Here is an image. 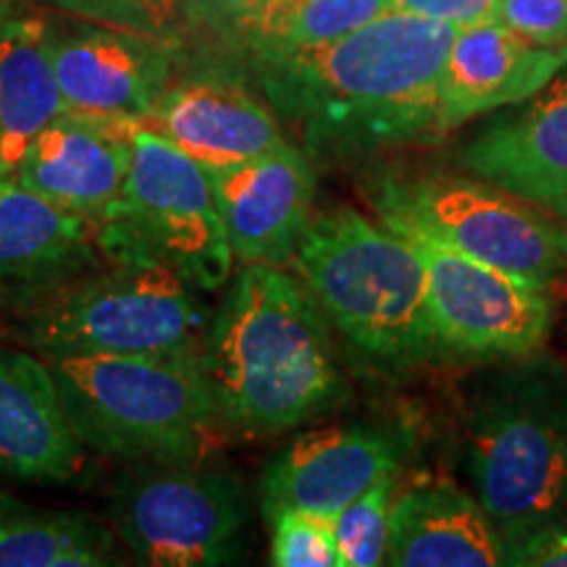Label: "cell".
Segmentation results:
<instances>
[{"instance_id": "1", "label": "cell", "mask_w": 567, "mask_h": 567, "mask_svg": "<svg viewBox=\"0 0 567 567\" xmlns=\"http://www.w3.org/2000/svg\"><path fill=\"white\" fill-rule=\"evenodd\" d=\"M457 27L389 11L344 38L255 61L284 130L310 161H354L436 134Z\"/></svg>"}, {"instance_id": "2", "label": "cell", "mask_w": 567, "mask_h": 567, "mask_svg": "<svg viewBox=\"0 0 567 567\" xmlns=\"http://www.w3.org/2000/svg\"><path fill=\"white\" fill-rule=\"evenodd\" d=\"M195 358L229 434H279L347 400L331 323L300 276L279 266L250 264L229 279Z\"/></svg>"}, {"instance_id": "3", "label": "cell", "mask_w": 567, "mask_h": 567, "mask_svg": "<svg viewBox=\"0 0 567 567\" xmlns=\"http://www.w3.org/2000/svg\"><path fill=\"white\" fill-rule=\"evenodd\" d=\"M17 342L45 354H193L210 323L205 292L140 250L6 305Z\"/></svg>"}, {"instance_id": "4", "label": "cell", "mask_w": 567, "mask_h": 567, "mask_svg": "<svg viewBox=\"0 0 567 567\" xmlns=\"http://www.w3.org/2000/svg\"><path fill=\"white\" fill-rule=\"evenodd\" d=\"M292 268L337 334L379 371H408L439 352L423 264L389 226L347 205L318 213Z\"/></svg>"}, {"instance_id": "5", "label": "cell", "mask_w": 567, "mask_h": 567, "mask_svg": "<svg viewBox=\"0 0 567 567\" xmlns=\"http://www.w3.org/2000/svg\"><path fill=\"white\" fill-rule=\"evenodd\" d=\"M465 467L505 542L567 507V368L544 354L507 358L467 396Z\"/></svg>"}, {"instance_id": "6", "label": "cell", "mask_w": 567, "mask_h": 567, "mask_svg": "<svg viewBox=\"0 0 567 567\" xmlns=\"http://www.w3.org/2000/svg\"><path fill=\"white\" fill-rule=\"evenodd\" d=\"M193 354H45L71 425L126 463H193L221 434Z\"/></svg>"}, {"instance_id": "7", "label": "cell", "mask_w": 567, "mask_h": 567, "mask_svg": "<svg viewBox=\"0 0 567 567\" xmlns=\"http://www.w3.org/2000/svg\"><path fill=\"white\" fill-rule=\"evenodd\" d=\"M368 197L392 231L429 234L544 289L567 271V226L484 179L379 176Z\"/></svg>"}, {"instance_id": "8", "label": "cell", "mask_w": 567, "mask_h": 567, "mask_svg": "<svg viewBox=\"0 0 567 567\" xmlns=\"http://www.w3.org/2000/svg\"><path fill=\"white\" fill-rule=\"evenodd\" d=\"M109 526L142 565H231L245 549L247 499L229 471L203 460H140L116 478Z\"/></svg>"}, {"instance_id": "9", "label": "cell", "mask_w": 567, "mask_h": 567, "mask_svg": "<svg viewBox=\"0 0 567 567\" xmlns=\"http://www.w3.org/2000/svg\"><path fill=\"white\" fill-rule=\"evenodd\" d=\"M130 174L122 221L109 226L111 250H140L172 266L203 292L231 279L234 252L210 172L145 124H126Z\"/></svg>"}, {"instance_id": "10", "label": "cell", "mask_w": 567, "mask_h": 567, "mask_svg": "<svg viewBox=\"0 0 567 567\" xmlns=\"http://www.w3.org/2000/svg\"><path fill=\"white\" fill-rule=\"evenodd\" d=\"M421 258L425 305L439 350L507 360L536 352L549 337L547 289L494 268L421 231H396Z\"/></svg>"}, {"instance_id": "11", "label": "cell", "mask_w": 567, "mask_h": 567, "mask_svg": "<svg viewBox=\"0 0 567 567\" xmlns=\"http://www.w3.org/2000/svg\"><path fill=\"white\" fill-rule=\"evenodd\" d=\"M176 42L101 21L45 19V53L66 111L142 124L174 82Z\"/></svg>"}, {"instance_id": "12", "label": "cell", "mask_w": 567, "mask_h": 567, "mask_svg": "<svg viewBox=\"0 0 567 567\" xmlns=\"http://www.w3.org/2000/svg\"><path fill=\"white\" fill-rule=\"evenodd\" d=\"M410 450L408 436L375 423L331 425L295 436L266 465L260 505L334 517L381 478L394 476Z\"/></svg>"}, {"instance_id": "13", "label": "cell", "mask_w": 567, "mask_h": 567, "mask_svg": "<svg viewBox=\"0 0 567 567\" xmlns=\"http://www.w3.org/2000/svg\"><path fill=\"white\" fill-rule=\"evenodd\" d=\"M234 260L243 266H292L313 218L316 168L292 140L243 166L210 172Z\"/></svg>"}, {"instance_id": "14", "label": "cell", "mask_w": 567, "mask_h": 567, "mask_svg": "<svg viewBox=\"0 0 567 567\" xmlns=\"http://www.w3.org/2000/svg\"><path fill=\"white\" fill-rule=\"evenodd\" d=\"M87 450L45 360L21 347H0V481L80 486L92 467Z\"/></svg>"}, {"instance_id": "15", "label": "cell", "mask_w": 567, "mask_h": 567, "mask_svg": "<svg viewBox=\"0 0 567 567\" xmlns=\"http://www.w3.org/2000/svg\"><path fill=\"white\" fill-rule=\"evenodd\" d=\"M126 174V124L66 111L32 140L13 179L63 210L113 226L124 216Z\"/></svg>"}, {"instance_id": "16", "label": "cell", "mask_w": 567, "mask_h": 567, "mask_svg": "<svg viewBox=\"0 0 567 567\" xmlns=\"http://www.w3.org/2000/svg\"><path fill=\"white\" fill-rule=\"evenodd\" d=\"M567 66V45H536L496 19L457 27L439 87L436 134L526 103Z\"/></svg>"}, {"instance_id": "17", "label": "cell", "mask_w": 567, "mask_h": 567, "mask_svg": "<svg viewBox=\"0 0 567 567\" xmlns=\"http://www.w3.org/2000/svg\"><path fill=\"white\" fill-rule=\"evenodd\" d=\"M142 124L208 172L243 166L289 142L274 109L221 76L172 82Z\"/></svg>"}, {"instance_id": "18", "label": "cell", "mask_w": 567, "mask_h": 567, "mask_svg": "<svg viewBox=\"0 0 567 567\" xmlns=\"http://www.w3.org/2000/svg\"><path fill=\"white\" fill-rule=\"evenodd\" d=\"M457 161L478 179L567 221V76L528 109L484 126Z\"/></svg>"}, {"instance_id": "19", "label": "cell", "mask_w": 567, "mask_h": 567, "mask_svg": "<svg viewBox=\"0 0 567 567\" xmlns=\"http://www.w3.org/2000/svg\"><path fill=\"white\" fill-rule=\"evenodd\" d=\"M111 255L109 226L0 176V305L40 292Z\"/></svg>"}, {"instance_id": "20", "label": "cell", "mask_w": 567, "mask_h": 567, "mask_svg": "<svg viewBox=\"0 0 567 567\" xmlns=\"http://www.w3.org/2000/svg\"><path fill=\"white\" fill-rule=\"evenodd\" d=\"M384 565H505V538L476 496L450 484H421L392 499Z\"/></svg>"}, {"instance_id": "21", "label": "cell", "mask_w": 567, "mask_h": 567, "mask_svg": "<svg viewBox=\"0 0 567 567\" xmlns=\"http://www.w3.org/2000/svg\"><path fill=\"white\" fill-rule=\"evenodd\" d=\"M66 113L45 53V19L0 0V176L17 174L32 140Z\"/></svg>"}, {"instance_id": "22", "label": "cell", "mask_w": 567, "mask_h": 567, "mask_svg": "<svg viewBox=\"0 0 567 567\" xmlns=\"http://www.w3.org/2000/svg\"><path fill=\"white\" fill-rule=\"evenodd\" d=\"M118 563L116 534L95 515L0 494V567H105Z\"/></svg>"}, {"instance_id": "23", "label": "cell", "mask_w": 567, "mask_h": 567, "mask_svg": "<svg viewBox=\"0 0 567 567\" xmlns=\"http://www.w3.org/2000/svg\"><path fill=\"white\" fill-rule=\"evenodd\" d=\"M389 11H394L392 0H271L234 40L243 42L252 61L276 59L344 38Z\"/></svg>"}, {"instance_id": "24", "label": "cell", "mask_w": 567, "mask_h": 567, "mask_svg": "<svg viewBox=\"0 0 567 567\" xmlns=\"http://www.w3.org/2000/svg\"><path fill=\"white\" fill-rule=\"evenodd\" d=\"M394 499V476L381 478L350 502L334 520L342 567L384 565L389 544V513Z\"/></svg>"}, {"instance_id": "25", "label": "cell", "mask_w": 567, "mask_h": 567, "mask_svg": "<svg viewBox=\"0 0 567 567\" xmlns=\"http://www.w3.org/2000/svg\"><path fill=\"white\" fill-rule=\"evenodd\" d=\"M271 523V563L279 567H342L334 523L302 509H276Z\"/></svg>"}, {"instance_id": "26", "label": "cell", "mask_w": 567, "mask_h": 567, "mask_svg": "<svg viewBox=\"0 0 567 567\" xmlns=\"http://www.w3.org/2000/svg\"><path fill=\"white\" fill-rule=\"evenodd\" d=\"M494 19L536 45H567V0H496Z\"/></svg>"}, {"instance_id": "27", "label": "cell", "mask_w": 567, "mask_h": 567, "mask_svg": "<svg viewBox=\"0 0 567 567\" xmlns=\"http://www.w3.org/2000/svg\"><path fill=\"white\" fill-rule=\"evenodd\" d=\"M505 565L567 567V513L505 542Z\"/></svg>"}, {"instance_id": "28", "label": "cell", "mask_w": 567, "mask_h": 567, "mask_svg": "<svg viewBox=\"0 0 567 567\" xmlns=\"http://www.w3.org/2000/svg\"><path fill=\"white\" fill-rule=\"evenodd\" d=\"M189 0H118L122 27L153 38L176 42L187 30Z\"/></svg>"}, {"instance_id": "29", "label": "cell", "mask_w": 567, "mask_h": 567, "mask_svg": "<svg viewBox=\"0 0 567 567\" xmlns=\"http://www.w3.org/2000/svg\"><path fill=\"white\" fill-rule=\"evenodd\" d=\"M271 0H189L187 6V30H197L224 34L234 38L247 19H252Z\"/></svg>"}, {"instance_id": "30", "label": "cell", "mask_w": 567, "mask_h": 567, "mask_svg": "<svg viewBox=\"0 0 567 567\" xmlns=\"http://www.w3.org/2000/svg\"><path fill=\"white\" fill-rule=\"evenodd\" d=\"M394 11L413 13V17L444 21L452 27L476 24L494 19L496 0H392Z\"/></svg>"}, {"instance_id": "31", "label": "cell", "mask_w": 567, "mask_h": 567, "mask_svg": "<svg viewBox=\"0 0 567 567\" xmlns=\"http://www.w3.org/2000/svg\"><path fill=\"white\" fill-rule=\"evenodd\" d=\"M53 9H59L69 17L101 21V24L122 27V11H118V0H45Z\"/></svg>"}]
</instances>
